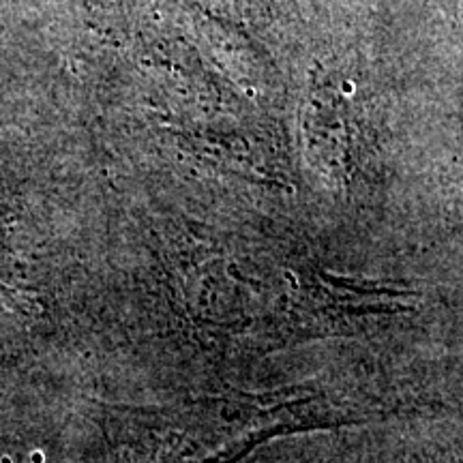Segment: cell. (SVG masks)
Masks as SVG:
<instances>
[{
	"instance_id": "6da1fadb",
	"label": "cell",
	"mask_w": 463,
	"mask_h": 463,
	"mask_svg": "<svg viewBox=\"0 0 463 463\" xmlns=\"http://www.w3.org/2000/svg\"><path fill=\"white\" fill-rule=\"evenodd\" d=\"M457 167H459V189L463 200V109L459 114V159H457Z\"/></svg>"
},
{
	"instance_id": "7a4b0ae2",
	"label": "cell",
	"mask_w": 463,
	"mask_h": 463,
	"mask_svg": "<svg viewBox=\"0 0 463 463\" xmlns=\"http://www.w3.org/2000/svg\"><path fill=\"white\" fill-rule=\"evenodd\" d=\"M455 11H457V22H459L461 33H463V0H455Z\"/></svg>"
},
{
	"instance_id": "3957f363",
	"label": "cell",
	"mask_w": 463,
	"mask_h": 463,
	"mask_svg": "<svg viewBox=\"0 0 463 463\" xmlns=\"http://www.w3.org/2000/svg\"><path fill=\"white\" fill-rule=\"evenodd\" d=\"M31 461L33 463H43V453H42V450H34V453L31 455Z\"/></svg>"
},
{
	"instance_id": "277c9868",
	"label": "cell",
	"mask_w": 463,
	"mask_h": 463,
	"mask_svg": "<svg viewBox=\"0 0 463 463\" xmlns=\"http://www.w3.org/2000/svg\"><path fill=\"white\" fill-rule=\"evenodd\" d=\"M0 463H11V457H3V459H0Z\"/></svg>"
}]
</instances>
